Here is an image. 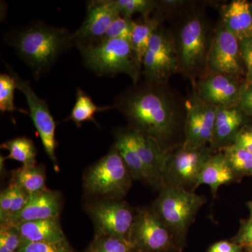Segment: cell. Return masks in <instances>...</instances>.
Returning a JSON list of instances; mask_svg holds the SVG:
<instances>
[{"instance_id": "e0dca14e", "label": "cell", "mask_w": 252, "mask_h": 252, "mask_svg": "<svg viewBox=\"0 0 252 252\" xmlns=\"http://www.w3.org/2000/svg\"><path fill=\"white\" fill-rule=\"evenodd\" d=\"M135 134L137 150L147 175V183L161 190L163 188L162 179L168 151L163 150L152 139L136 132Z\"/></svg>"}, {"instance_id": "52a82bcc", "label": "cell", "mask_w": 252, "mask_h": 252, "mask_svg": "<svg viewBox=\"0 0 252 252\" xmlns=\"http://www.w3.org/2000/svg\"><path fill=\"white\" fill-rule=\"evenodd\" d=\"M214 153L211 147L190 148L180 144L168 151L163 173V187H177L194 192L205 162Z\"/></svg>"}, {"instance_id": "f1b7e54d", "label": "cell", "mask_w": 252, "mask_h": 252, "mask_svg": "<svg viewBox=\"0 0 252 252\" xmlns=\"http://www.w3.org/2000/svg\"><path fill=\"white\" fill-rule=\"evenodd\" d=\"M87 252H135V249L128 240L96 235Z\"/></svg>"}, {"instance_id": "7c38bea8", "label": "cell", "mask_w": 252, "mask_h": 252, "mask_svg": "<svg viewBox=\"0 0 252 252\" xmlns=\"http://www.w3.org/2000/svg\"><path fill=\"white\" fill-rule=\"evenodd\" d=\"M209 73L238 77L245 72L240 41L223 24L212 39L207 58Z\"/></svg>"}, {"instance_id": "ab89813d", "label": "cell", "mask_w": 252, "mask_h": 252, "mask_svg": "<svg viewBox=\"0 0 252 252\" xmlns=\"http://www.w3.org/2000/svg\"><path fill=\"white\" fill-rule=\"evenodd\" d=\"M244 248L231 240H221L214 243L209 248L207 252H243Z\"/></svg>"}, {"instance_id": "836d02e7", "label": "cell", "mask_w": 252, "mask_h": 252, "mask_svg": "<svg viewBox=\"0 0 252 252\" xmlns=\"http://www.w3.org/2000/svg\"><path fill=\"white\" fill-rule=\"evenodd\" d=\"M10 185L12 187L13 189L12 205L9 212V220L5 224L1 225L7 224L13 217L19 213L26 206L30 198L29 194L22 188L14 183H11Z\"/></svg>"}, {"instance_id": "9a60e30c", "label": "cell", "mask_w": 252, "mask_h": 252, "mask_svg": "<svg viewBox=\"0 0 252 252\" xmlns=\"http://www.w3.org/2000/svg\"><path fill=\"white\" fill-rule=\"evenodd\" d=\"M240 86L236 77L209 73L199 81L195 94L204 103L216 107H235L240 100Z\"/></svg>"}, {"instance_id": "9c48e42d", "label": "cell", "mask_w": 252, "mask_h": 252, "mask_svg": "<svg viewBox=\"0 0 252 252\" xmlns=\"http://www.w3.org/2000/svg\"><path fill=\"white\" fill-rule=\"evenodd\" d=\"M142 65L145 80L152 82L167 83L169 78L181 70L175 39L160 26L151 38Z\"/></svg>"}, {"instance_id": "d4e9b609", "label": "cell", "mask_w": 252, "mask_h": 252, "mask_svg": "<svg viewBox=\"0 0 252 252\" xmlns=\"http://www.w3.org/2000/svg\"><path fill=\"white\" fill-rule=\"evenodd\" d=\"M1 148L9 151L6 158L22 162L23 166L36 165V149L31 139L20 137L1 144Z\"/></svg>"}, {"instance_id": "277c9868", "label": "cell", "mask_w": 252, "mask_h": 252, "mask_svg": "<svg viewBox=\"0 0 252 252\" xmlns=\"http://www.w3.org/2000/svg\"><path fill=\"white\" fill-rule=\"evenodd\" d=\"M206 198L177 187H163L154 202V211L167 225L183 249L186 237Z\"/></svg>"}, {"instance_id": "ba28073f", "label": "cell", "mask_w": 252, "mask_h": 252, "mask_svg": "<svg viewBox=\"0 0 252 252\" xmlns=\"http://www.w3.org/2000/svg\"><path fill=\"white\" fill-rule=\"evenodd\" d=\"M129 240L139 252H182L175 237L152 208L139 209Z\"/></svg>"}, {"instance_id": "8992f818", "label": "cell", "mask_w": 252, "mask_h": 252, "mask_svg": "<svg viewBox=\"0 0 252 252\" xmlns=\"http://www.w3.org/2000/svg\"><path fill=\"white\" fill-rule=\"evenodd\" d=\"M175 44L180 69L186 75L195 77L207 69V58L211 42L206 24L199 13L187 18L181 28Z\"/></svg>"}, {"instance_id": "d6986e66", "label": "cell", "mask_w": 252, "mask_h": 252, "mask_svg": "<svg viewBox=\"0 0 252 252\" xmlns=\"http://www.w3.org/2000/svg\"><path fill=\"white\" fill-rule=\"evenodd\" d=\"M239 177L230 166L228 160L220 151L212 154L205 162L199 176L196 187L205 185L211 189L212 195L216 196L221 186L233 183Z\"/></svg>"}, {"instance_id": "cb8c5ba5", "label": "cell", "mask_w": 252, "mask_h": 252, "mask_svg": "<svg viewBox=\"0 0 252 252\" xmlns=\"http://www.w3.org/2000/svg\"><path fill=\"white\" fill-rule=\"evenodd\" d=\"M11 174V183L21 187L29 195L46 188L45 168L43 165L23 166Z\"/></svg>"}, {"instance_id": "8fae6325", "label": "cell", "mask_w": 252, "mask_h": 252, "mask_svg": "<svg viewBox=\"0 0 252 252\" xmlns=\"http://www.w3.org/2000/svg\"><path fill=\"white\" fill-rule=\"evenodd\" d=\"M88 212L95 227L96 235L129 240L135 213L125 202L118 200L90 205Z\"/></svg>"}, {"instance_id": "44dd1931", "label": "cell", "mask_w": 252, "mask_h": 252, "mask_svg": "<svg viewBox=\"0 0 252 252\" xmlns=\"http://www.w3.org/2000/svg\"><path fill=\"white\" fill-rule=\"evenodd\" d=\"M16 227L26 243H57L67 240L59 218L23 222Z\"/></svg>"}, {"instance_id": "4fadbf2b", "label": "cell", "mask_w": 252, "mask_h": 252, "mask_svg": "<svg viewBox=\"0 0 252 252\" xmlns=\"http://www.w3.org/2000/svg\"><path fill=\"white\" fill-rule=\"evenodd\" d=\"M186 104L184 146L190 148L211 144L216 119L217 107L204 103L196 94Z\"/></svg>"}, {"instance_id": "3957f363", "label": "cell", "mask_w": 252, "mask_h": 252, "mask_svg": "<svg viewBox=\"0 0 252 252\" xmlns=\"http://www.w3.org/2000/svg\"><path fill=\"white\" fill-rule=\"evenodd\" d=\"M77 48L80 51L83 64L97 75L126 74L134 84L140 81L142 63L128 41L103 39L77 46Z\"/></svg>"}, {"instance_id": "5b68a950", "label": "cell", "mask_w": 252, "mask_h": 252, "mask_svg": "<svg viewBox=\"0 0 252 252\" xmlns=\"http://www.w3.org/2000/svg\"><path fill=\"white\" fill-rule=\"evenodd\" d=\"M132 177L115 147L86 172L84 185L88 193L110 200L125 196L132 185Z\"/></svg>"}, {"instance_id": "8d00e7d4", "label": "cell", "mask_w": 252, "mask_h": 252, "mask_svg": "<svg viewBox=\"0 0 252 252\" xmlns=\"http://www.w3.org/2000/svg\"><path fill=\"white\" fill-rule=\"evenodd\" d=\"M232 242L244 247L252 245V217L241 220L237 234L231 239Z\"/></svg>"}, {"instance_id": "74e56055", "label": "cell", "mask_w": 252, "mask_h": 252, "mask_svg": "<svg viewBox=\"0 0 252 252\" xmlns=\"http://www.w3.org/2000/svg\"><path fill=\"white\" fill-rule=\"evenodd\" d=\"M13 189L11 185L1 190L0 194V222L4 225L9 220V212L12 205Z\"/></svg>"}, {"instance_id": "d6a6232c", "label": "cell", "mask_w": 252, "mask_h": 252, "mask_svg": "<svg viewBox=\"0 0 252 252\" xmlns=\"http://www.w3.org/2000/svg\"><path fill=\"white\" fill-rule=\"evenodd\" d=\"M18 252H74L67 240L57 243H26Z\"/></svg>"}, {"instance_id": "d590c367", "label": "cell", "mask_w": 252, "mask_h": 252, "mask_svg": "<svg viewBox=\"0 0 252 252\" xmlns=\"http://www.w3.org/2000/svg\"><path fill=\"white\" fill-rule=\"evenodd\" d=\"M239 41L242 59L245 65V80L252 81V37Z\"/></svg>"}, {"instance_id": "603a6c76", "label": "cell", "mask_w": 252, "mask_h": 252, "mask_svg": "<svg viewBox=\"0 0 252 252\" xmlns=\"http://www.w3.org/2000/svg\"><path fill=\"white\" fill-rule=\"evenodd\" d=\"M160 27V19L157 16L143 18L142 21H133L130 44L141 63L148 49L151 38Z\"/></svg>"}, {"instance_id": "60d3db41", "label": "cell", "mask_w": 252, "mask_h": 252, "mask_svg": "<svg viewBox=\"0 0 252 252\" xmlns=\"http://www.w3.org/2000/svg\"><path fill=\"white\" fill-rule=\"evenodd\" d=\"M247 205H248L249 210H250V217H252V200L248 202Z\"/></svg>"}, {"instance_id": "f35d334b", "label": "cell", "mask_w": 252, "mask_h": 252, "mask_svg": "<svg viewBox=\"0 0 252 252\" xmlns=\"http://www.w3.org/2000/svg\"><path fill=\"white\" fill-rule=\"evenodd\" d=\"M233 144L252 153V125L244 126L237 134Z\"/></svg>"}, {"instance_id": "e575fe53", "label": "cell", "mask_w": 252, "mask_h": 252, "mask_svg": "<svg viewBox=\"0 0 252 252\" xmlns=\"http://www.w3.org/2000/svg\"><path fill=\"white\" fill-rule=\"evenodd\" d=\"M238 107L244 115L252 118V81L242 83Z\"/></svg>"}, {"instance_id": "2e32d148", "label": "cell", "mask_w": 252, "mask_h": 252, "mask_svg": "<svg viewBox=\"0 0 252 252\" xmlns=\"http://www.w3.org/2000/svg\"><path fill=\"white\" fill-rule=\"evenodd\" d=\"M61 206L59 193L47 188L43 189L30 195L29 200L24 208L4 225L16 226L23 222L59 218Z\"/></svg>"}, {"instance_id": "1f68e13d", "label": "cell", "mask_w": 252, "mask_h": 252, "mask_svg": "<svg viewBox=\"0 0 252 252\" xmlns=\"http://www.w3.org/2000/svg\"><path fill=\"white\" fill-rule=\"evenodd\" d=\"M132 19L119 16L112 23L103 39H124L130 42L132 28Z\"/></svg>"}, {"instance_id": "7402d4cb", "label": "cell", "mask_w": 252, "mask_h": 252, "mask_svg": "<svg viewBox=\"0 0 252 252\" xmlns=\"http://www.w3.org/2000/svg\"><path fill=\"white\" fill-rule=\"evenodd\" d=\"M114 146L125 162L132 180L147 182L145 170L137 150L135 132L130 127L129 130L119 131Z\"/></svg>"}, {"instance_id": "5bb4252c", "label": "cell", "mask_w": 252, "mask_h": 252, "mask_svg": "<svg viewBox=\"0 0 252 252\" xmlns=\"http://www.w3.org/2000/svg\"><path fill=\"white\" fill-rule=\"evenodd\" d=\"M120 16L113 0H96L88 4L80 28L72 33L74 45H84L102 40L113 21Z\"/></svg>"}, {"instance_id": "f546056e", "label": "cell", "mask_w": 252, "mask_h": 252, "mask_svg": "<svg viewBox=\"0 0 252 252\" xmlns=\"http://www.w3.org/2000/svg\"><path fill=\"white\" fill-rule=\"evenodd\" d=\"M16 88L14 78L10 74H0V111L13 112L15 111L28 114L27 111L16 108L14 104V91Z\"/></svg>"}, {"instance_id": "6da1fadb", "label": "cell", "mask_w": 252, "mask_h": 252, "mask_svg": "<svg viewBox=\"0 0 252 252\" xmlns=\"http://www.w3.org/2000/svg\"><path fill=\"white\" fill-rule=\"evenodd\" d=\"M112 107L126 118L132 130L165 151L173 149L170 142L185 122L186 104L180 103L167 83L139 81L117 95Z\"/></svg>"}, {"instance_id": "ac0fdd59", "label": "cell", "mask_w": 252, "mask_h": 252, "mask_svg": "<svg viewBox=\"0 0 252 252\" xmlns=\"http://www.w3.org/2000/svg\"><path fill=\"white\" fill-rule=\"evenodd\" d=\"M244 114L238 106L217 107L216 119L211 148L220 151L233 144L235 137L243 127Z\"/></svg>"}, {"instance_id": "484cf974", "label": "cell", "mask_w": 252, "mask_h": 252, "mask_svg": "<svg viewBox=\"0 0 252 252\" xmlns=\"http://www.w3.org/2000/svg\"><path fill=\"white\" fill-rule=\"evenodd\" d=\"M112 109L113 107H98L94 103L90 96L84 91L77 89L75 104L68 119L80 127L83 123L92 122L97 124L94 119V114L97 112Z\"/></svg>"}, {"instance_id": "b9f144b4", "label": "cell", "mask_w": 252, "mask_h": 252, "mask_svg": "<svg viewBox=\"0 0 252 252\" xmlns=\"http://www.w3.org/2000/svg\"><path fill=\"white\" fill-rule=\"evenodd\" d=\"M244 250L246 252H252V245H248L244 247Z\"/></svg>"}, {"instance_id": "7a4b0ae2", "label": "cell", "mask_w": 252, "mask_h": 252, "mask_svg": "<svg viewBox=\"0 0 252 252\" xmlns=\"http://www.w3.org/2000/svg\"><path fill=\"white\" fill-rule=\"evenodd\" d=\"M4 41L27 64L35 79L47 73L61 55L74 45L72 33L68 30L42 21L10 32Z\"/></svg>"}, {"instance_id": "4dcf8cb0", "label": "cell", "mask_w": 252, "mask_h": 252, "mask_svg": "<svg viewBox=\"0 0 252 252\" xmlns=\"http://www.w3.org/2000/svg\"><path fill=\"white\" fill-rule=\"evenodd\" d=\"M25 243L24 239L16 226H1L0 252H18Z\"/></svg>"}, {"instance_id": "7bdbcfd3", "label": "cell", "mask_w": 252, "mask_h": 252, "mask_svg": "<svg viewBox=\"0 0 252 252\" xmlns=\"http://www.w3.org/2000/svg\"><path fill=\"white\" fill-rule=\"evenodd\" d=\"M135 252H139L136 251V250H135Z\"/></svg>"}, {"instance_id": "ffe728a7", "label": "cell", "mask_w": 252, "mask_h": 252, "mask_svg": "<svg viewBox=\"0 0 252 252\" xmlns=\"http://www.w3.org/2000/svg\"><path fill=\"white\" fill-rule=\"evenodd\" d=\"M222 24L238 40L252 37V3L233 0L222 8Z\"/></svg>"}, {"instance_id": "4316f807", "label": "cell", "mask_w": 252, "mask_h": 252, "mask_svg": "<svg viewBox=\"0 0 252 252\" xmlns=\"http://www.w3.org/2000/svg\"><path fill=\"white\" fill-rule=\"evenodd\" d=\"M230 166L239 178L243 176H252V153L234 144L220 149Z\"/></svg>"}, {"instance_id": "83f0119b", "label": "cell", "mask_w": 252, "mask_h": 252, "mask_svg": "<svg viewBox=\"0 0 252 252\" xmlns=\"http://www.w3.org/2000/svg\"><path fill=\"white\" fill-rule=\"evenodd\" d=\"M114 6L121 16L132 19L135 14H142L143 18L149 17V14L157 9V1L151 0H113Z\"/></svg>"}, {"instance_id": "30bf717a", "label": "cell", "mask_w": 252, "mask_h": 252, "mask_svg": "<svg viewBox=\"0 0 252 252\" xmlns=\"http://www.w3.org/2000/svg\"><path fill=\"white\" fill-rule=\"evenodd\" d=\"M6 67L10 75L14 78L18 90L21 91L26 97L32 120L40 136L44 150L51 161L54 162L55 166L57 167L56 156L57 146L56 140V126L49 106L44 99H41L36 94L29 81L21 79L9 64H6Z\"/></svg>"}]
</instances>
